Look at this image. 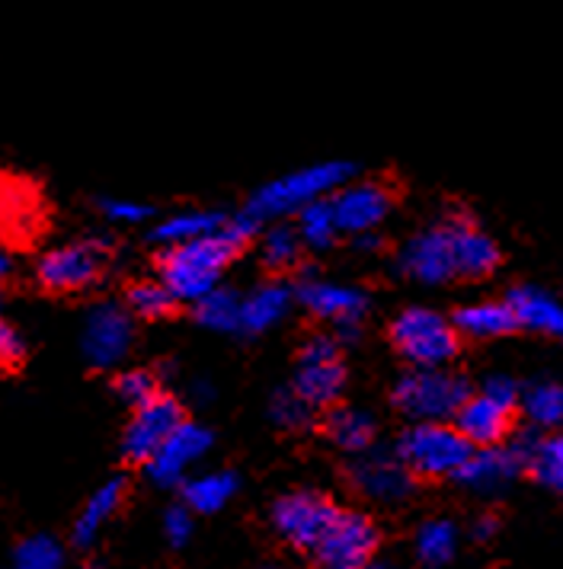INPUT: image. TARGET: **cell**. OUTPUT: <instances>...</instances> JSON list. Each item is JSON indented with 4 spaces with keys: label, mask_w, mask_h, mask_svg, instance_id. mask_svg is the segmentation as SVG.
Listing matches in <instances>:
<instances>
[{
    "label": "cell",
    "mask_w": 563,
    "mask_h": 569,
    "mask_svg": "<svg viewBox=\"0 0 563 569\" xmlns=\"http://www.w3.org/2000/svg\"><path fill=\"white\" fill-rule=\"evenodd\" d=\"M256 218L247 211L225 221L218 231L186 240L177 247H167L160 257V282L174 291L177 301H199L208 291L218 288L221 272L230 266V259L240 253V247L256 233Z\"/></svg>",
    "instance_id": "obj_1"
},
{
    "label": "cell",
    "mask_w": 563,
    "mask_h": 569,
    "mask_svg": "<svg viewBox=\"0 0 563 569\" xmlns=\"http://www.w3.org/2000/svg\"><path fill=\"white\" fill-rule=\"evenodd\" d=\"M356 167L349 160H324V163H310L295 173H285L279 180L266 182L263 189H256L247 214L256 221H273L285 214H298L317 199H330L339 186L353 180Z\"/></svg>",
    "instance_id": "obj_2"
},
{
    "label": "cell",
    "mask_w": 563,
    "mask_h": 569,
    "mask_svg": "<svg viewBox=\"0 0 563 569\" xmlns=\"http://www.w3.org/2000/svg\"><path fill=\"white\" fill-rule=\"evenodd\" d=\"M471 397L467 381L445 368H409L391 390L394 407L413 422H445Z\"/></svg>",
    "instance_id": "obj_3"
},
{
    "label": "cell",
    "mask_w": 563,
    "mask_h": 569,
    "mask_svg": "<svg viewBox=\"0 0 563 569\" xmlns=\"http://www.w3.org/2000/svg\"><path fill=\"white\" fill-rule=\"evenodd\" d=\"M404 465L413 470V477H458L461 467L467 465L474 445L461 436L448 422H413L401 436L394 448Z\"/></svg>",
    "instance_id": "obj_4"
},
{
    "label": "cell",
    "mask_w": 563,
    "mask_h": 569,
    "mask_svg": "<svg viewBox=\"0 0 563 569\" xmlns=\"http://www.w3.org/2000/svg\"><path fill=\"white\" fill-rule=\"evenodd\" d=\"M458 330L433 308H407L391 323V342L413 368H445L458 352Z\"/></svg>",
    "instance_id": "obj_5"
},
{
    "label": "cell",
    "mask_w": 563,
    "mask_h": 569,
    "mask_svg": "<svg viewBox=\"0 0 563 569\" xmlns=\"http://www.w3.org/2000/svg\"><path fill=\"white\" fill-rule=\"evenodd\" d=\"M292 388L310 407H333L346 390V362L343 349L333 337H310L298 352Z\"/></svg>",
    "instance_id": "obj_6"
},
{
    "label": "cell",
    "mask_w": 563,
    "mask_h": 569,
    "mask_svg": "<svg viewBox=\"0 0 563 569\" xmlns=\"http://www.w3.org/2000/svg\"><path fill=\"white\" fill-rule=\"evenodd\" d=\"M378 550V528L362 512L339 509L324 538L310 550L320 569H362L375 560Z\"/></svg>",
    "instance_id": "obj_7"
},
{
    "label": "cell",
    "mask_w": 563,
    "mask_h": 569,
    "mask_svg": "<svg viewBox=\"0 0 563 569\" xmlns=\"http://www.w3.org/2000/svg\"><path fill=\"white\" fill-rule=\"evenodd\" d=\"M336 506L324 492L317 490H295L285 492L279 502L273 506V528L282 541L292 543L295 550H314L324 531L330 528L336 518Z\"/></svg>",
    "instance_id": "obj_8"
},
{
    "label": "cell",
    "mask_w": 563,
    "mask_h": 569,
    "mask_svg": "<svg viewBox=\"0 0 563 569\" xmlns=\"http://www.w3.org/2000/svg\"><path fill=\"white\" fill-rule=\"evenodd\" d=\"M131 339H135L131 313L112 301H102V305H93L83 317L80 352L93 368H112L128 356Z\"/></svg>",
    "instance_id": "obj_9"
},
{
    "label": "cell",
    "mask_w": 563,
    "mask_h": 569,
    "mask_svg": "<svg viewBox=\"0 0 563 569\" xmlns=\"http://www.w3.org/2000/svg\"><path fill=\"white\" fill-rule=\"evenodd\" d=\"M349 477H353V487L368 502H378V506H401L413 492V470L404 465L397 451H382V448L362 451L349 467Z\"/></svg>",
    "instance_id": "obj_10"
},
{
    "label": "cell",
    "mask_w": 563,
    "mask_h": 569,
    "mask_svg": "<svg viewBox=\"0 0 563 569\" xmlns=\"http://www.w3.org/2000/svg\"><path fill=\"white\" fill-rule=\"evenodd\" d=\"M106 266L100 240H75L61 243L39 259L36 276L49 291H83L97 282Z\"/></svg>",
    "instance_id": "obj_11"
},
{
    "label": "cell",
    "mask_w": 563,
    "mask_h": 569,
    "mask_svg": "<svg viewBox=\"0 0 563 569\" xmlns=\"http://www.w3.org/2000/svg\"><path fill=\"white\" fill-rule=\"evenodd\" d=\"M211 451V432L199 422H179L174 436L148 458V477L157 487H179L189 480L192 467Z\"/></svg>",
    "instance_id": "obj_12"
},
{
    "label": "cell",
    "mask_w": 563,
    "mask_h": 569,
    "mask_svg": "<svg viewBox=\"0 0 563 569\" xmlns=\"http://www.w3.org/2000/svg\"><path fill=\"white\" fill-rule=\"evenodd\" d=\"M397 269L419 284H442L455 279V257H452V237L448 224H433L407 243L397 253Z\"/></svg>",
    "instance_id": "obj_13"
},
{
    "label": "cell",
    "mask_w": 563,
    "mask_h": 569,
    "mask_svg": "<svg viewBox=\"0 0 563 569\" xmlns=\"http://www.w3.org/2000/svg\"><path fill=\"white\" fill-rule=\"evenodd\" d=\"M333 214H336V224H339V233H372L384 218L391 214L394 208V199L387 192V186L375 180L365 182H346L339 186L330 196Z\"/></svg>",
    "instance_id": "obj_14"
},
{
    "label": "cell",
    "mask_w": 563,
    "mask_h": 569,
    "mask_svg": "<svg viewBox=\"0 0 563 569\" xmlns=\"http://www.w3.org/2000/svg\"><path fill=\"white\" fill-rule=\"evenodd\" d=\"M179 422H182V407L167 393H157L145 407H135V416L126 426V439H122L126 458L148 465V458L174 436Z\"/></svg>",
    "instance_id": "obj_15"
},
{
    "label": "cell",
    "mask_w": 563,
    "mask_h": 569,
    "mask_svg": "<svg viewBox=\"0 0 563 569\" xmlns=\"http://www.w3.org/2000/svg\"><path fill=\"white\" fill-rule=\"evenodd\" d=\"M522 467H529L525 461V441L522 445H490V448H474L467 465L461 467V473L455 480H461L467 490L474 492H500L510 487L512 480L522 473Z\"/></svg>",
    "instance_id": "obj_16"
},
{
    "label": "cell",
    "mask_w": 563,
    "mask_h": 569,
    "mask_svg": "<svg viewBox=\"0 0 563 569\" xmlns=\"http://www.w3.org/2000/svg\"><path fill=\"white\" fill-rule=\"evenodd\" d=\"M295 298H298L314 317L330 320L336 327L358 323L362 313L368 311L365 291H358L353 284L327 282V279H305V282L295 288Z\"/></svg>",
    "instance_id": "obj_17"
},
{
    "label": "cell",
    "mask_w": 563,
    "mask_h": 569,
    "mask_svg": "<svg viewBox=\"0 0 563 569\" xmlns=\"http://www.w3.org/2000/svg\"><path fill=\"white\" fill-rule=\"evenodd\" d=\"M512 413L515 407L490 397L486 390L467 397L461 403V410L455 413V429L464 439L471 441L474 448H490V445H503V439L510 436Z\"/></svg>",
    "instance_id": "obj_18"
},
{
    "label": "cell",
    "mask_w": 563,
    "mask_h": 569,
    "mask_svg": "<svg viewBox=\"0 0 563 569\" xmlns=\"http://www.w3.org/2000/svg\"><path fill=\"white\" fill-rule=\"evenodd\" d=\"M448 237H452V257H455V276L461 279H484L500 266V247L467 218H448Z\"/></svg>",
    "instance_id": "obj_19"
},
{
    "label": "cell",
    "mask_w": 563,
    "mask_h": 569,
    "mask_svg": "<svg viewBox=\"0 0 563 569\" xmlns=\"http://www.w3.org/2000/svg\"><path fill=\"white\" fill-rule=\"evenodd\" d=\"M506 305H510L512 317H515V327L563 337V305L554 295H547L544 288L518 284V288L510 291Z\"/></svg>",
    "instance_id": "obj_20"
},
{
    "label": "cell",
    "mask_w": 563,
    "mask_h": 569,
    "mask_svg": "<svg viewBox=\"0 0 563 569\" xmlns=\"http://www.w3.org/2000/svg\"><path fill=\"white\" fill-rule=\"evenodd\" d=\"M292 301H295V291L288 284H259L250 295H244V305H240V330L244 333H254V337L256 333L273 330L276 323H282L288 317Z\"/></svg>",
    "instance_id": "obj_21"
},
{
    "label": "cell",
    "mask_w": 563,
    "mask_h": 569,
    "mask_svg": "<svg viewBox=\"0 0 563 569\" xmlns=\"http://www.w3.org/2000/svg\"><path fill=\"white\" fill-rule=\"evenodd\" d=\"M122 499H126V483H122L119 477L106 480L100 490L87 499V506L80 509V516H77L75 521L77 547H90V543L100 538L102 528H106V525L112 521V516L119 512Z\"/></svg>",
    "instance_id": "obj_22"
},
{
    "label": "cell",
    "mask_w": 563,
    "mask_h": 569,
    "mask_svg": "<svg viewBox=\"0 0 563 569\" xmlns=\"http://www.w3.org/2000/svg\"><path fill=\"white\" fill-rule=\"evenodd\" d=\"M237 473L230 470H205L182 483V502L196 516H215L237 496Z\"/></svg>",
    "instance_id": "obj_23"
},
{
    "label": "cell",
    "mask_w": 563,
    "mask_h": 569,
    "mask_svg": "<svg viewBox=\"0 0 563 569\" xmlns=\"http://www.w3.org/2000/svg\"><path fill=\"white\" fill-rule=\"evenodd\" d=\"M327 436L330 441L346 451V455H362L368 448H375V436H378V422L368 410L358 407H333L327 413Z\"/></svg>",
    "instance_id": "obj_24"
},
{
    "label": "cell",
    "mask_w": 563,
    "mask_h": 569,
    "mask_svg": "<svg viewBox=\"0 0 563 569\" xmlns=\"http://www.w3.org/2000/svg\"><path fill=\"white\" fill-rule=\"evenodd\" d=\"M413 553L419 567L445 569L458 553V528L448 518H429L413 535Z\"/></svg>",
    "instance_id": "obj_25"
},
{
    "label": "cell",
    "mask_w": 563,
    "mask_h": 569,
    "mask_svg": "<svg viewBox=\"0 0 563 569\" xmlns=\"http://www.w3.org/2000/svg\"><path fill=\"white\" fill-rule=\"evenodd\" d=\"M452 323H455V330H458L461 337L471 339H496L515 330V317H512L506 301H474V305H464V308H458Z\"/></svg>",
    "instance_id": "obj_26"
},
{
    "label": "cell",
    "mask_w": 563,
    "mask_h": 569,
    "mask_svg": "<svg viewBox=\"0 0 563 569\" xmlns=\"http://www.w3.org/2000/svg\"><path fill=\"white\" fill-rule=\"evenodd\" d=\"M228 218L221 211H177L170 218H164L157 228H154V240L157 243H167V247H177L186 240H196L205 233L218 231Z\"/></svg>",
    "instance_id": "obj_27"
},
{
    "label": "cell",
    "mask_w": 563,
    "mask_h": 569,
    "mask_svg": "<svg viewBox=\"0 0 563 569\" xmlns=\"http://www.w3.org/2000/svg\"><path fill=\"white\" fill-rule=\"evenodd\" d=\"M522 413L537 429H557L563 426V385L557 381H535L518 397Z\"/></svg>",
    "instance_id": "obj_28"
},
{
    "label": "cell",
    "mask_w": 563,
    "mask_h": 569,
    "mask_svg": "<svg viewBox=\"0 0 563 569\" xmlns=\"http://www.w3.org/2000/svg\"><path fill=\"white\" fill-rule=\"evenodd\" d=\"M240 305H244V295L218 284L215 291H208L205 298L196 301V320L215 333H237L240 330Z\"/></svg>",
    "instance_id": "obj_29"
},
{
    "label": "cell",
    "mask_w": 563,
    "mask_h": 569,
    "mask_svg": "<svg viewBox=\"0 0 563 569\" xmlns=\"http://www.w3.org/2000/svg\"><path fill=\"white\" fill-rule=\"evenodd\" d=\"M525 461L544 487L563 492V436L525 441Z\"/></svg>",
    "instance_id": "obj_30"
},
{
    "label": "cell",
    "mask_w": 563,
    "mask_h": 569,
    "mask_svg": "<svg viewBox=\"0 0 563 569\" xmlns=\"http://www.w3.org/2000/svg\"><path fill=\"white\" fill-rule=\"evenodd\" d=\"M298 233H302L305 247H314V250L330 247L336 233H339L330 199H317V202H310V206L298 211Z\"/></svg>",
    "instance_id": "obj_31"
},
{
    "label": "cell",
    "mask_w": 563,
    "mask_h": 569,
    "mask_svg": "<svg viewBox=\"0 0 563 569\" xmlns=\"http://www.w3.org/2000/svg\"><path fill=\"white\" fill-rule=\"evenodd\" d=\"M174 305H177L174 291L160 282V279H148V282L131 284V291H128V308H131V313L145 317V320H160V317H167V313L174 311Z\"/></svg>",
    "instance_id": "obj_32"
},
{
    "label": "cell",
    "mask_w": 563,
    "mask_h": 569,
    "mask_svg": "<svg viewBox=\"0 0 563 569\" xmlns=\"http://www.w3.org/2000/svg\"><path fill=\"white\" fill-rule=\"evenodd\" d=\"M13 569H65V550L49 535H32L17 543Z\"/></svg>",
    "instance_id": "obj_33"
},
{
    "label": "cell",
    "mask_w": 563,
    "mask_h": 569,
    "mask_svg": "<svg viewBox=\"0 0 563 569\" xmlns=\"http://www.w3.org/2000/svg\"><path fill=\"white\" fill-rule=\"evenodd\" d=\"M305 250V240L298 228H288V224H276L273 231L263 237V262L269 269H292Z\"/></svg>",
    "instance_id": "obj_34"
},
{
    "label": "cell",
    "mask_w": 563,
    "mask_h": 569,
    "mask_svg": "<svg viewBox=\"0 0 563 569\" xmlns=\"http://www.w3.org/2000/svg\"><path fill=\"white\" fill-rule=\"evenodd\" d=\"M269 416L282 429H305V426H310L314 407L295 388H282L269 400Z\"/></svg>",
    "instance_id": "obj_35"
},
{
    "label": "cell",
    "mask_w": 563,
    "mask_h": 569,
    "mask_svg": "<svg viewBox=\"0 0 563 569\" xmlns=\"http://www.w3.org/2000/svg\"><path fill=\"white\" fill-rule=\"evenodd\" d=\"M116 393H119V400H126L128 407H145L160 390H157V378L148 368H128L116 381Z\"/></svg>",
    "instance_id": "obj_36"
},
{
    "label": "cell",
    "mask_w": 563,
    "mask_h": 569,
    "mask_svg": "<svg viewBox=\"0 0 563 569\" xmlns=\"http://www.w3.org/2000/svg\"><path fill=\"white\" fill-rule=\"evenodd\" d=\"M192 509L182 502V506H170L167 512H164V538L174 543V547H186L189 538H192V531H196V521H192Z\"/></svg>",
    "instance_id": "obj_37"
},
{
    "label": "cell",
    "mask_w": 563,
    "mask_h": 569,
    "mask_svg": "<svg viewBox=\"0 0 563 569\" xmlns=\"http://www.w3.org/2000/svg\"><path fill=\"white\" fill-rule=\"evenodd\" d=\"M100 211L109 221H119V224H141L154 214V206L135 202V199H102Z\"/></svg>",
    "instance_id": "obj_38"
},
{
    "label": "cell",
    "mask_w": 563,
    "mask_h": 569,
    "mask_svg": "<svg viewBox=\"0 0 563 569\" xmlns=\"http://www.w3.org/2000/svg\"><path fill=\"white\" fill-rule=\"evenodd\" d=\"M26 346L23 339H20V333L0 317V365H13L23 359Z\"/></svg>",
    "instance_id": "obj_39"
},
{
    "label": "cell",
    "mask_w": 563,
    "mask_h": 569,
    "mask_svg": "<svg viewBox=\"0 0 563 569\" xmlns=\"http://www.w3.org/2000/svg\"><path fill=\"white\" fill-rule=\"evenodd\" d=\"M484 390L490 397L510 403V407H518V397H522V390H518V385L512 381L510 375H490L484 381Z\"/></svg>",
    "instance_id": "obj_40"
},
{
    "label": "cell",
    "mask_w": 563,
    "mask_h": 569,
    "mask_svg": "<svg viewBox=\"0 0 563 569\" xmlns=\"http://www.w3.org/2000/svg\"><path fill=\"white\" fill-rule=\"evenodd\" d=\"M26 196L20 186H10V182H0V214H26Z\"/></svg>",
    "instance_id": "obj_41"
},
{
    "label": "cell",
    "mask_w": 563,
    "mask_h": 569,
    "mask_svg": "<svg viewBox=\"0 0 563 569\" xmlns=\"http://www.w3.org/2000/svg\"><path fill=\"white\" fill-rule=\"evenodd\" d=\"M496 535V521L493 518H481L477 525H474V538L477 541H486V538H493Z\"/></svg>",
    "instance_id": "obj_42"
},
{
    "label": "cell",
    "mask_w": 563,
    "mask_h": 569,
    "mask_svg": "<svg viewBox=\"0 0 563 569\" xmlns=\"http://www.w3.org/2000/svg\"><path fill=\"white\" fill-rule=\"evenodd\" d=\"M192 397H196V400H208V397H211V388H208L205 381H196V385H192Z\"/></svg>",
    "instance_id": "obj_43"
},
{
    "label": "cell",
    "mask_w": 563,
    "mask_h": 569,
    "mask_svg": "<svg viewBox=\"0 0 563 569\" xmlns=\"http://www.w3.org/2000/svg\"><path fill=\"white\" fill-rule=\"evenodd\" d=\"M362 569H404V567H397L394 560H372L368 567H362Z\"/></svg>",
    "instance_id": "obj_44"
},
{
    "label": "cell",
    "mask_w": 563,
    "mask_h": 569,
    "mask_svg": "<svg viewBox=\"0 0 563 569\" xmlns=\"http://www.w3.org/2000/svg\"><path fill=\"white\" fill-rule=\"evenodd\" d=\"M7 272H10V257H7V253L0 250V279H3Z\"/></svg>",
    "instance_id": "obj_45"
},
{
    "label": "cell",
    "mask_w": 563,
    "mask_h": 569,
    "mask_svg": "<svg viewBox=\"0 0 563 569\" xmlns=\"http://www.w3.org/2000/svg\"><path fill=\"white\" fill-rule=\"evenodd\" d=\"M266 569H276V567H266Z\"/></svg>",
    "instance_id": "obj_46"
}]
</instances>
